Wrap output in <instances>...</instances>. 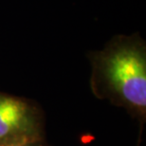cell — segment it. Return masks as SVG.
Returning a JSON list of instances; mask_svg holds the SVG:
<instances>
[{"label": "cell", "mask_w": 146, "mask_h": 146, "mask_svg": "<svg viewBox=\"0 0 146 146\" xmlns=\"http://www.w3.org/2000/svg\"><path fill=\"white\" fill-rule=\"evenodd\" d=\"M90 89L99 100L121 107L146 121V46L138 34L119 35L101 50L90 52Z\"/></svg>", "instance_id": "6da1fadb"}, {"label": "cell", "mask_w": 146, "mask_h": 146, "mask_svg": "<svg viewBox=\"0 0 146 146\" xmlns=\"http://www.w3.org/2000/svg\"><path fill=\"white\" fill-rule=\"evenodd\" d=\"M44 139V117L33 102L0 92V146Z\"/></svg>", "instance_id": "7a4b0ae2"}, {"label": "cell", "mask_w": 146, "mask_h": 146, "mask_svg": "<svg viewBox=\"0 0 146 146\" xmlns=\"http://www.w3.org/2000/svg\"><path fill=\"white\" fill-rule=\"evenodd\" d=\"M14 146H49L45 142L44 139H41V141H31V142H26V143H22V144H17Z\"/></svg>", "instance_id": "3957f363"}]
</instances>
